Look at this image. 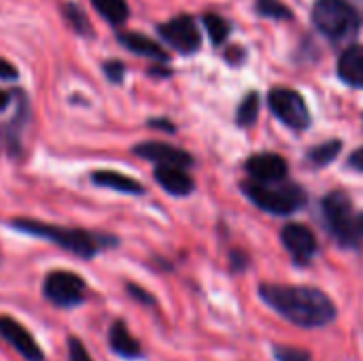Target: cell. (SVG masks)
<instances>
[{
  "label": "cell",
  "instance_id": "cell-34",
  "mask_svg": "<svg viewBox=\"0 0 363 361\" xmlns=\"http://www.w3.org/2000/svg\"><path fill=\"white\" fill-rule=\"evenodd\" d=\"M151 74H162V77H168V74H170V70H166V68H151Z\"/></svg>",
  "mask_w": 363,
  "mask_h": 361
},
{
  "label": "cell",
  "instance_id": "cell-30",
  "mask_svg": "<svg viewBox=\"0 0 363 361\" xmlns=\"http://www.w3.org/2000/svg\"><path fill=\"white\" fill-rule=\"evenodd\" d=\"M347 164H349V168H353V170H357V172H363V147L355 149V151L349 155Z\"/></svg>",
  "mask_w": 363,
  "mask_h": 361
},
{
  "label": "cell",
  "instance_id": "cell-10",
  "mask_svg": "<svg viewBox=\"0 0 363 361\" xmlns=\"http://www.w3.org/2000/svg\"><path fill=\"white\" fill-rule=\"evenodd\" d=\"M247 174L253 179V183L272 185L283 183L289 172V164L279 153H255L245 162Z\"/></svg>",
  "mask_w": 363,
  "mask_h": 361
},
{
  "label": "cell",
  "instance_id": "cell-2",
  "mask_svg": "<svg viewBox=\"0 0 363 361\" xmlns=\"http://www.w3.org/2000/svg\"><path fill=\"white\" fill-rule=\"evenodd\" d=\"M11 226L23 234H32L38 238H45L49 243H55L57 247L89 260L94 257L106 243L102 240V236L89 234L85 230H74V228H62V226H53V223H43V221H34V219H15L11 221Z\"/></svg>",
  "mask_w": 363,
  "mask_h": 361
},
{
  "label": "cell",
  "instance_id": "cell-1",
  "mask_svg": "<svg viewBox=\"0 0 363 361\" xmlns=\"http://www.w3.org/2000/svg\"><path fill=\"white\" fill-rule=\"evenodd\" d=\"M259 298L298 328H325L338 315L334 300L317 287L264 283Z\"/></svg>",
  "mask_w": 363,
  "mask_h": 361
},
{
  "label": "cell",
  "instance_id": "cell-32",
  "mask_svg": "<svg viewBox=\"0 0 363 361\" xmlns=\"http://www.w3.org/2000/svg\"><path fill=\"white\" fill-rule=\"evenodd\" d=\"M345 2H347L359 17H363V0H345Z\"/></svg>",
  "mask_w": 363,
  "mask_h": 361
},
{
  "label": "cell",
  "instance_id": "cell-11",
  "mask_svg": "<svg viewBox=\"0 0 363 361\" xmlns=\"http://www.w3.org/2000/svg\"><path fill=\"white\" fill-rule=\"evenodd\" d=\"M132 151H134V155H138L143 160H149V162H153L157 166H177V168H189V166H194L191 153H187L185 149H179L174 145L160 143V140L140 143Z\"/></svg>",
  "mask_w": 363,
  "mask_h": 361
},
{
  "label": "cell",
  "instance_id": "cell-20",
  "mask_svg": "<svg viewBox=\"0 0 363 361\" xmlns=\"http://www.w3.org/2000/svg\"><path fill=\"white\" fill-rule=\"evenodd\" d=\"M259 104H262V102H259V94H257V91L247 94V96L242 98L238 111H236V123H238L240 128H251V126L257 121V117H259Z\"/></svg>",
  "mask_w": 363,
  "mask_h": 361
},
{
  "label": "cell",
  "instance_id": "cell-5",
  "mask_svg": "<svg viewBox=\"0 0 363 361\" xmlns=\"http://www.w3.org/2000/svg\"><path fill=\"white\" fill-rule=\"evenodd\" d=\"M313 23L330 40H351L362 23V17L345 0H317L313 4Z\"/></svg>",
  "mask_w": 363,
  "mask_h": 361
},
{
  "label": "cell",
  "instance_id": "cell-26",
  "mask_svg": "<svg viewBox=\"0 0 363 361\" xmlns=\"http://www.w3.org/2000/svg\"><path fill=\"white\" fill-rule=\"evenodd\" d=\"M104 74L108 77V81L113 83H121L123 81V74H125V66L117 60H111L104 64Z\"/></svg>",
  "mask_w": 363,
  "mask_h": 361
},
{
  "label": "cell",
  "instance_id": "cell-15",
  "mask_svg": "<svg viewBox=\"0 0 363 361\" xmlns=\"http://www.w3.org/2000/svg\"><path fill=\"white\" fill-rule=\"evenodd\" d=\"M338 74L340 79L351 85L363 89V47L362 45H353L349 47L338 62Z\"/></svg>",
  "mask_w": 363,
  "mask_h": 361
},
{
  "label": "cell",
  "instance_id": "cell-8",
  "mask_svg": "<svg viewBox=\"0 0 363 361\" xmlns=\"http://www.w3.org/2000/svg\"><path fill=\"white\" fill-rule=\"evenodd\" d=\"M157 32L172 49H177L183 55L196 53L202 43L200 30H198L194 17H189V15H179V17L157 26Z\"/></svg>",
  "mask_w": 363,
  "mask_h": 361
},
{
  "label": "cell",
  "instance_id": "cell-23",
  "mask_svg": "<svg viewBox=\"0 0 363 361\" xmlns=\"http://www.w3.org/2000/svg\"><path fill=\"white\" fill-rule=\"evenodd\" d=\"M255 9L259 15L270 17V19H294V13L287 4H283L281 0H257Z\"/></svg>",
  "mask_w": 363,
  "mask_h": 361
},
{
  "label": "cell",
  "instance_id": "cell-14",
  "mask_svg": "<svg viewBox=\"0 0 363 361\" xmlns=\"http://www.w3.org/2000/svg\"><path fill=\"white\" fill-rule=\"evenodd\" d=\"M117 40H119L128 51H132V53H136V55L157 60L160 64H166V62H168V53L162 49V45H157L155 40H151V38L145 36V34H138V32H119V34H117Z\"/></svg>",
  "mask_w": 363,
  "mask_h": 361
},
{
  "label": "cell",
  "instance_id": "cell-19",
  "mask_svg": "<svg viewBox=\"0 0 363 361\" xmlns=\"http://www.w3.org/2000/svg\"><path fill=\"white\" fill-rule=\"evenodd\" d=\"M94 9L111 23L121 26L130 17V9L125 0H91Z\"/></svg>",
  "mask_w": 363,
  "mask_h": 361
},
{
  "label": "cell",
  "instance_id": "cell-18",
  "mask_svg": "<svg viewBox=\"0 0 363 361\" xmlns=\"http://www.w3.org/2000/svg\"><path fill=\"white\" fill-rule=\"evenodd\" d=\"M340 149H342L340 140H325L306 151V164L313 168H323L340 155Z\"/></svg>",
  "mask_w": 363,
  "mask_h": 361
},
{
  "label": "cell",
  "instance_id": "cell-31",
  "mask_svg": "<svg viewBox=\"0 0 363 361\" xmlns=\"http://www.w3.org/2000/svg\"><path fill=\"white\" fill-rule=\"evenodd\" d=\"M151 128H160V130H166V132H174V126L168 121V119H151L149 121Z\"/></svg>",
  "mask_w": 363,
  "mask_h": 361
},
{
  "label": "cell",
  "instance_id": "cell-33",
  "mask_svg": "<svg viewBox=\"0 0 363 361\" xmlns=\"http://www.w3.org/2000/svg\"><path fill=\"white\" fill-rule=\"evenodd\" d=\"M9 102H11V96H9L6 91L0 89V111H4V109L9 106Z\"/></svg>",
  "mask_w": 363,
  "mask_h": 361
},
{
  "label": "cell",
  "instance_id": "cell-12",
  "mask_svg": "<svg viewBox=\"0 0 363 361\" xmlns=\"http://www.w3.org/2000/svg\"><path fill=\"white\" fill-rule=\"evenodd\" d=\"M0 336L26 361H43V351L34 336L13 317H0Z\"/></svg>",
  "mask_w": 363,
  "mask_h": 361
},
{
  "label": "cell",
  "instance_id": "cell-17",
  "mask_svg": "<svg viewBox=\"0 0 363 361\" xmlns=\"http://www.w3.org/2000/svg\"><path fill=\"white\" fill-rule=\"evenodd\" d=\"M91 181L96 185H100V187L121 191V194H132V196L145 194V187L136 179H132V177H128L123 172H115V170H96L91 174Z\"/></svg>",
  "mask_w": 363,
  "mask_h": 361
},
{
  "label": "cell",
  "instance_id": "cell-16",
  "mask_svg": "<svg viewBox=\"0 0 363 361\" xmlns=\"http://www.w3.org/2000/svg\"><path fill=\"white\" fill-rule=\"evenodd\" d=\"M108 343H111V349H113L119 357H125V360H138V357L143 355L140 343L130 334V330L125 328V323H123V321H115V323L111 326Z\"/></svg>",
  "mask_w": 363,
  "mask_h": 361
},
{
  "label": "cell",
  "instance_id": "cell-7",
  "mask_svg": "<svg viewBox=\"0 0 363 361\" xmlns=\"http://www.w3.org/2000/svg\"><path fill=\"white\" fill-rule=\"evenodd\" d=\"M45 298L57 309H72L85 298V281L68 270H55L45 277L43 283Z\"/></svg>",
  "mask_w": 363,
  "mask_h": 361
},
{
  "label": "cell",
  "instance_id": "cell-22",
  "mask_svg": "<svg viewBox=\"0 0 363 361\" xmlns=\"http://www.w3.org/2000/svg\"><path fill=\"white\" fill-rule=\"evenodd\" d=\"M64 17L68 19V23L74 28L77 34H83V36H91V34H94L87 15H85L74 2H66V4H64Z\"/></svg>",
  "mask_w": 363,
  "mask_h": 361
},
{
  "label": "cell",
  "instance_id": "cell-27",
  "mask_svg": "<svg viewBox=\"0 0 363 361\" xmlns=\"http://www.w3.org/2000/svg\"><path fill=\"white\" fill-rule=\"evenodd\" d=\"M128 294H130L134 300H138V302H143V304H147V306L155 304V298H153L151 294H147L143 287L134 285V283H128Z\"/></svg>",
  "mask_w": 363,
  "mask_h": 361
},
{
  "label": "cell",
  "instance_id": "cell-24",
  "mask_svg": "<svg viewBox=\"0 0 363 361\" xmlns=\"http://www.w3.org/2000/svg\"><path fill=\"white\" fill-rule=\"evenodd\" d=\"M272 353L277 361H313V355L306 349L289 347V345H274Z\"/></svg>",
  "mask_w": 363,
  "mask_h": 361
},
{
  "label": "cell",
  "instance_id": "cell-13",
  "mask_svg": "<svg viewBox=\"0 0 363 361\" xmlns=\"http://www.w3.org/2000/svg\"><path fill=\"white\" fill-rule=\"evenodd\" d=\"M155 181L170 196H189L196 187L189 172H185V168H177V166H157Z\"/></svg>",
  "mask_w": 363,
  "mask_h": 361
},
{
  "label": "cell",
  "instance_id": "cell-29",
  "mask_svg": "<svg viewBox=\"0 0 363 361\" xmlns=\"http://www.w3.org/2000/svg\"><path fill=\"white\" fill-rule=\"evenodd\" d=\"M17 68L11 64V62H6L4 57H0V79L2 81H13V79H17Z\"/></svg>",
  "mask_w": 363,
  "mask_h": 361
},
{
  "label": "cell",
  "instance_id": "cell-35",
  "mask_svg": "<svg viewBox=\"0 0 363 361\" xmlns=\"http://www.w3.org/2000/svg\"><path fill=\"white\" fill-rule=\"evenodd\" d=\"M359 232H362V240H363V213H359Z\"/></svg>",
  "mask_w": 363,
  "mask_h": 361
},
{
  "label": "cell",
  "instance_id": "cell-9",
  "mask_svg": "<svg viewBox=\"0 0 363 361\" xmlns=\"http://www.w3.org/2000/svg\"><path fill=\"white\" fill-rule=\"evenodd\" d=\"M281 240H283V247L289 251L296 266L313 264V260L319 251L315 232L304 223H287L281 230Z\"/></svg>",
  "mask_w": 363,
  "mask_h": 361
},
{
  "label": "cell",
  "instance_id": "cell-25",
  "mask_svg": "<svg viewBox=\"0 0 363 361\" xmlns=\"http://www.w3.org/2000/svg\"><path fill=\"white\" fill-rule=\"evenodd\" d=\"M68 360L70 361H94L89 357V351L79 338H70L68 343Z\"/></svg>",
  "mask_w": 363,
  "mask_h": 361
},
{
  "label": "cell",
  "instance_id": "cell-3",
  "mask_svg": "<svg viewBox=\"0 0 363 361\" xmlns=\"http://www.w3.org/2000/svg\"><path fill=\"white\" fill-rule=\"evenodd\" d=\"M321 217L325 230L340 247L357 249L363 243L359 232V215L353 209V200L345 191H330L321 200Z\"/></svg>",
  "mask_w": 363,
  "mask_h": 361
},
{
  "label": "cell",
  "instance_id": "cell-28",
  "mask_svg": "<svg viewBox=\"0 0 363 361\" xmlns=\"http://www.w3.org/2000/svg\"><path fill=\"white\" fill-rule=\"evenodd\" d=\"M247 266H249L247 253H242V251H232L230 253V268H232V272H242Z\"/></svg>",
  "mask_w": 363,
  "mask_h": 361
},
{
  "label": "cell",
  "instance_id": "cell-6",
  "mask_svg": "<svg viewBox=\"0 0 363 361\" xmlns=\"http://www.w3.org/2000/svg\"><path fill=\"white\" fill-rule=\"evenodd\" d=\"M268 106H270L272 115L279 121H283L287 128L298 130V132L311 128L313 117H311L308 104L300 91L289 89V87H274L268 94Z\"/></svg>",
  "mask_w": 363,
  "mask_h": 361
},
{
  "label": "cell",
  "instance_id": "cell-21",
  "mask_svg": "<svg viewBox=\"0 0 363 361\" xmlns=\"http://www.w3.org/2000/svg\"><path fill=\"white\" fill-rule=\"evenodd\" d=\"M202 21H204V28H206V32H208L213 45H221V43L230 36V23H228V19H223L221 15H217V13H206V15L202 17Z\"/></svg>",
  "mask_w": 363,
  "mask_h": 361
},
{
  "label": "cell",
  "instance_id": "cell-4",
  "mask_svg": "<svg viewBox=\"0 0 363 361\" xmlns=\"http://www.w3.org/2000/svg\"><path fill=\"white\" fill-rule=\"evenodd\" d=\"M242 194L262 211L270 215H291L300 209L306 206L308 196L298 183H272V185H262V183H242Z\"/></svg>",
  "mask_w": 363,
  "mask_h": 361
}]
</instances>
